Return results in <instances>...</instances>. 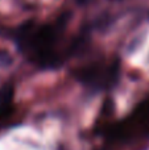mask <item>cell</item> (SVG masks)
<instances>
[{
  "mask_svg": "<svg viewBox=\"0 0 149 150\" xmlns=\"http://www.w3.org/2000/svg\"><path fill=\"white\" fill-rule=\"evenodd\" d=\"M13 98V87L9 84L4 86L0 90V105H9Z\"/></svg>",
  "mask_w": 149,
  "mask_h": 150,
  "instance_id": "2",
  "label": "cell"
},
{
  "mask_svg": "<svg viewBox=\"0 0 149 150\" xmlns=\"http://www.w3.org/2000/svg\"><path fill=\"white\" fill-rule=\"evenodd\" d=\"M77 78L83 84L92 88H107L114 86L119 78V61H115L111 66L103 67L99 65L89 66L77 71Z\"/></svg>",
  "mask_w": 149,
  "mask_h": 150,
  "instance_id": "1",
  "label": "cell"
}]
</instances>
